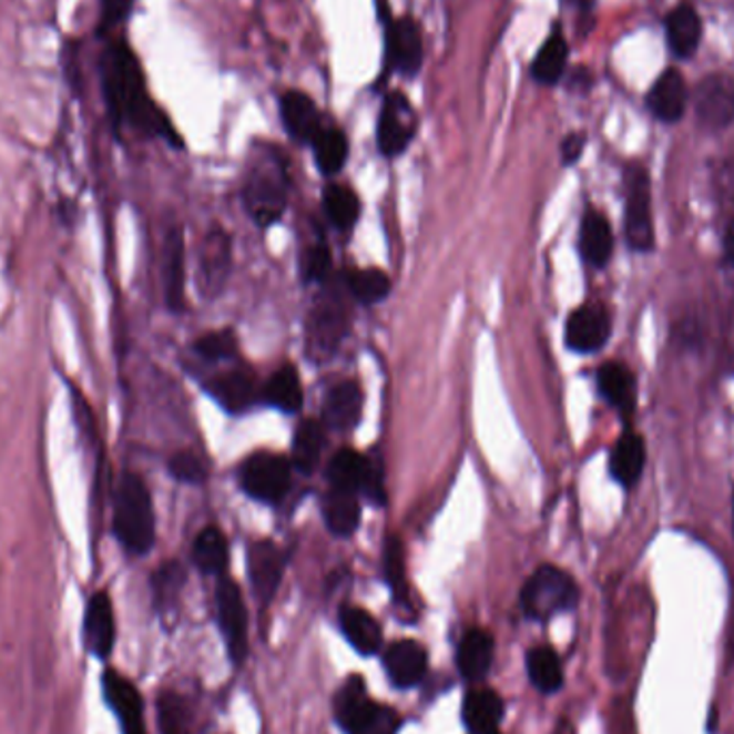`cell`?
<instances>
[{
    "label": "cell",
    "instance_id": "obj_1",
    "mask_svg": "<svg viewBox=\"0 0 734 734\" xmlns=\"http://www.w3.org/2000/svg\"><path fill=\"white\" fill-rule=\"evenodd\" d=\"M101 86L108 112L116 128H132L146 135L179 142L164 112L153 103L140 61L128 41L114 39L101 59Z\"/></svg>",
    "mask_w": 734,
    "mask_h": 734
},
{
    "label": "cell",
    "instance_id": "obj_2",
    "mask_svg": "<svg viewBox=\"0 0 734 734\" xmlns=\"http://www.w3.org/2000/svg\"><path fill=\"white\" fill-rule=\"evenodd\" d=\"M288 185L290 176L284 155L273 146H263L249 164L243 190L245 208L261 228H268L282 220L288 201Z\"/></svg>",
    "mask_w": 734,
    "mask_h": 734
},
{
    "label": "cell",
    "instance_id": "obj_3",
    "mask_svg": "<svg viewBox=\"0 0 734 734\" xmlns=\"http://www.w3.org/2000/svg\"><path fill=\"white\" fill-rule=\"evenodd\" d=\"M114 534L132 554H146L155 543V511L146 483L125 472L114 497Z\"/></svg>",
    "mask_w": 734,
    "mask_h": 734
},
{
    "label": "cell",
    "instance_id": "obj_4",
    "mask_svg": "<svg viewBox=\"0 0 734 734\" xmlns=\"http://www.w3.org/2000/svg\"><path fill=\"white\" fill-rule=\"evenodd\" d=\"M350 316L348 305L341 297L339 288H325L312 305L305 327V348L307 357L314 364H325L334 357L348 334Z\"/></svg>",
    "mask_w": 734,
    "mask_h": 734
},
{
    "label": "cell",
    "instance_id": "obj_5",
    "mask_svg": "<svg viewBox=\"0 0 734 734\" xmlns=\"http://www.w3.org/2000/svg\"><path fill=\"white\" fill-rule=\"evenodd\" d=\"M578 598V584L568 571L554 565H541L522 587L520 605L529 619L548 621L571 610Z\"/></svg>",
    "mask_w": 734,
    "mask_h": 734
},
{
    "label": "cell",
    "instance_id": "obj_6",
    "mask_svg": "<svg viewBox=\"0 0 734 734\" xmlns=\"http://www.w3.org/2000/svg\"><path fill=\"white\" fill-rule=\"evenodd\" d=\"M238 479L247 497H252L254 501L275 504L290 490L293 462L271 451H258L243 462Z\"/></svg>",
    "mask_w": 734,
    "mask_h": 734
},
{
    "label": "cell",
    "instance_id": "obj_7",
    "mask_svg": "<svg viewBox=\"0 0 734 734\" xmlns=\"http://www.w3.org/2000/svg\"><path fill=\"white\" fill-rule=\"evenodd\" d=\"M625 238L632 252L646 254L655 245L651 215V179L646 170L632 164L625 170Z\"/></svg>",
    "mask_w": 734,
    "mask_h": 734
},
{
    "label": "cell",
    "instance_id": "obj_8",
    "mask_svg": "<svg viewBox=\"0 0 734 734\" xmlns=\"http://www.w3.org/2000/svg\"><path fill=\"white\" fill-rule=\"evenodd\" d=\"M417 125L419 119L408 98L398 91L389 93L383 103L376 128L378 151L385 157H398L412 142V137L417 134Z\"/></svg>",
    "mask_w": 734,
    "mask_h": 734
},
{
    "label": "cell",
    "instance_id": "obj_9",
    "mask_svg": "<svg viewBox=\"0 0 734 734\" xmlns=\"http://www.w3.org/2000/svg\"><path fill=\"white\" fill-rule=\"evenodd\" d=\"M217 621L234 664L247 657V610L238 584L222 575L217 584Z\"/></svg>",
    "mask_w": 734,
    "mask_h": 734
},
{
    "label": "cell",
    "instance_id": "obj_10",
    "mask_svg": "<svg viewBox=\"0 0 734 734\" xmlns=\"http://www.w3.org/2000/svg\"><path fill=\"white\" fill-rule=\"evenodd\" d=\"M612 332V320L600 303H587L571 312L565 327V344L569 350L580 355L598 353Z\"/></svg>",
    "mask_w": 734,
    "mask_h": 734
},
{
    "label": "cell",
    "instance_id": "obj_11",
    "mask_svg": "<svg viewBox=\"0 0 734 734\" xmlns=\"http://www.w3.org/2000/svg\"><path fill=\"white\" fill-rule=\"evenodd\" d=\"M233 247L231 236L224 228H211L201 245L198 254V282L202 295L217 297L231 275Z\"/></svg>",
    "mask_w": 734,
    "mask_h": 734
},
{
    "label": "cell",
    "instance_id": "obj_12",
    "mask_svg": "<svg viewBox=\"0 0 734 734\" xmlns=\"http://www.w3.org/2000/svg\"><path fill=\"white\" fill-rule=\"evenodd\" d=\"M284 552L271 541V539H258L247 550V571L252 580L254 595L261 603H268L275 598L279 582L284 578Z\"/></svg>",
    "mask_w": 734,
    "mask_h": 734
},
{
    "label": "cell",
    "instance_id": "obj_13",
    "mask_svg": "<svg viewBox=\"0 0 734 734\" xmlns=\"http://www.w3.org/2000/svg\"><path fill=\"white\" fill-rule=\"evenodd\" d=\"M424 63V41L410 18L391 20L387 27V68L412 78Z\"/></svg>",
    "mask_w": 734,
    "mask_h": 734
},
{
    "label": "cell",
    "instance_id": "obj_14",
    "mask_svg": "<svg viewBox=\"0 0 734 734\" xmlns=\"http://www.w3.org/2000/svg\"><path fill=\"white\" fill-rule=\"evenodd\" d=\"M696 114L713 130L734 123V78L726 73L704 78L696 89Z\"/></svg>",
    "mask_w": 734,
    "mask_h": 734
},
{
    "label": "cell",
    "instance_id": "obj_15",
    "mask_svg": "<svg viewBox=\"0 0 734 734\" xmlns=\"http://www.w3.org/2000/svg\"><path fill=\"white\" fill-rule=\"evenodd\" d=\"M204 387L213 400L233 415H243L258 398V385L249 369H231L217 374Z\"/></svg>",
    "mask_w": 734,
    "mask_h": 734
},
{
    "label": "cell",
    "instance_id": "obj_16",
    "mask_svg": "<svg viewBox=\"0 0 734 734\" xmlns=\"http://www.w3.org/2000/svg\"><path fill=\"white\" fill-rule=\"evenodd\" d=\"M103 692H105V701L121 720L123 733L146 734L144 706L132 681H128L123 674L114 670H108L103 674Z\"/></svg>",
    "mask_w": 734,
    "mask_h": 734
},
{
    "label": "cell",
    "instance_id": "obj_17",
    "mask_svg": "<svg viewBox=\"0 0 734 734\" xmlns=\"http://www.w3.org/2000/svg\"><path fill=\"white\" fill-rule=\"evenodd\" d=\"M385 667L396 687L408 690L424 681L428 672V653L415 640H400L385 651Z\"/></svg>",
    "mask_w": 734,
    "mask_h": 734
},
{
    "label": "cell",
    "instance_id": "obj_18",
    "mask_svg": "<svg viewBox=\"0 0 734 734\" xmlns=\"http://www.w3.org/2000/svg\"><path fill=\"white\" fill-rule=\"evenodd\" d=\"M364 410V391L357 383L344 380L335 385L323 404V424L335 432L353 430Z\"/></svg>",
    "mask_w": 734,
    "mask_h": 734
},
{
    "label": "cell",
    "instance_id": "obj_19",
    "mask_svg": "<svg viewBox=\"0 0 734 734\" xmlns=\"http://www.w3.org/2000/svg\"><path fill=\"white\" fill-rule=\"evenodd\" d=\"M279 112H282L286 132L295 142L312 144L323 130L318 108L300 91L284 93L279 100Z\"/></svg>",
    "mask_w": 734,
    "mask_h": 734
},
{
    "label": "cell",
    "instance_id": "obj_20",
    "mask_svg": "<svg viewBox=\"0 0 734 734\" xmlns=\"http://www.w3.org/2000/svg\"><path fill=\"white\" fill-rule=\"evenodd\" d=\"M612 252L614 234L608 217L595 208H589L580 224V254L584 263L591 267L603 268L612 258Z\"/></svg>",
    "mask_w": 734,
    "mask_h": 734
},
{
    "label": "cell",
    "instance_id": "obj_21",
    "mask_svg": "<svg viewBox=\"0 0 734 734\" xmlns=\"http://www.w3.org/2000/svg\"><path fill=\"white\" fill-rule=\"evenodd\" d=\"M598 387H600L601 398L608 401L612 408H616L625 419L632 417L638 389H635L634 371L630 367L619 364V361L603 364L598 371Z\"/></svg>",
    "mask_w": 734,
    "mask_h": 734
},
{
    "label": "cell",
    "instance_id": "obj_22",
    "mask_svg": "<svg viewBox=\"0 0 734 734\" xmlns=\"http://www.w3.org/2000/svg\"><path fill=\"white\" fill-rule=\"evenodd\" d=\"M116 638L112 601L105 593L93 595L84 616V642L95 657H108Z\"/></svg>",
    "mask_w": 734,
    "mask_h": 734
},
{
    "label": "cell",
    "instance_id": "obj_23",
    "mask_svg": "<svg viewBox=\"0 0 734 734\" xmlns=\"http://www.w3.org/2000/svg\"><path fill=\"white\" fill-rule=\"evenodd\" d=\"M685 103L687 89L683 75L676 69H667L649 93L651 112L664 123H676L685 112Z\"/></svg>",
    "mask_w": 734,
    "mask_h": 734
},
{
    "label": "cell",
    "instance_id": "obj_24",
    "mask_svg": "<svg viewBox=\"0 0 734 734\" xmlns=\"http://www.w3.org/2000/svg\"><path fill=\"white\" fill-rule=\"evenodd\" d=\"M495 657V640L483 630H470L458 646V670L470 681L479 683L488 676Z\"/></svg>",
    "mask_w": 734,
    "mask_h": 734
},
{
    "label": "cell",
    "instance_id": "obj_25",
    "mask_svg": "<svg viewBox=\"0 0 734 734\" xmlns=\"http://www.w3.org/2000/svg\"><path fill=\"white\" fill-rule=\"evenodd\" d=\"M501 696L492 690H472L462 704L465 726L472 734H497L502 720Z\"/></svg>",
    "mask_w": 734,
    "mask_h": 734
},
{
    "label": "cell",
    "instance_id": "obj_26",
    "mask_svg": "<svg viewBox=\"0 0 734 734\" xmlns=\"http://www.w3.org/2000/svg\"><path fill=\"white\" fill-rule=\"evenodd\" d=\"M646 465V447L642 436L635 432H625L616 440L610 453V472L623 486L632 488L638 483L642 470Z\"/></svg>",
    "mask_w": 734,
    "mask_h": 734
},
{
    "label": "cell",
    "instance_id": "obj_27",
    "mask_svg": "<svg viewBox=\"0 0 734 734\" xmlns=\"http://www.w3.org/2000/svg\"><path fill=\"white\" fill-rule=\"evenodd\" d=\"M339 625L346 640L359 651L361 655H374L383 646V632L378 621L361 608L344 605L339 610Z\"/></svg>",
    "mask_w": 734,
    "mask_h": 734
},
{
    "label": "cell",
    "instance_id": "obj_28",
    "mask_svg": "<svg viewBox=\"0 0 734 734\" xmlns=\"http://www.w3.org/2000/svg\"><path fill=\"white\" fill-rule=\"evenodd\" d=\"M323 516L327 529L337 537H350L359 529L361 522V504L357 492L332 488L323 499Z\"/></svg>",
    "mask_w": 734,
    "mask_h": 734
},
{
    "label": "cell",
    "instance_id": "obj_29",
    "mask_svg": "<svg viewBox=\"0 0 734 734\" xmlns=\"http://www.w3.org/2000/svg\"><path fill=\"white\" fill-rule=\"evenodd\" d=\"M667 43L681 59L692 57L701 43V18L690 4H679L670 11L666 20Z\"/></svg>",
    "mask_w": 734,
    "mask_h": 734
},
{
    "label": "cell",
    "instance_id": "obj_30",
    "mask_svg": "<svg viewBox=\"0 0 734 734\" xmlns=\"http://www.w3.org/2000/svg\"><path fill=\"white\" fill-rule=\"evenodd\" d=\"M164 290L170 309L181 312L185 305V245L181 231L167 234L164 249Z\"/></svg>",
    "mask_w": 734,
    "mask_h": 734
},
{
    "label": "cell",
    "instance_id": "obj_31",
    "mask_svg": "<svg viewBox=\"0 0 734 734\" xmlns=\"http://www.w3.org/2000/svg\"><path fill=\"white\" fill-rule=\"evenodd\" d=\"M263 400L268 406L295 415L299 412L303 406V389H300V378L297 369L293 366L279 367L265 385L263 389Z\"/></svg>",
    "mask_w": 734,
    "mask_h": 734
},
{
    "label": "cell",
    "instance_id": "obj_32",
    "mask_svg": "<svg viewBox=\"0 0 734 734\" xmlns=\"http://www.w3.org/2000/svg\"><path fill=\"white\" fill-rule=\"evenodd\" d=\"M568 57L569 48L565 37L559 31H554L543 41V45L539 48V52L534 57L533 68H531L534 80L546 86L557 84L565 73Z\"/></svg>",
    "mask_w": 734,
    "mask_h": 734
},
{
    "label": "cell",
    "instance_id": "obj_33",
    "mask_svg": "<svg viewBox=\"0 0 734 734\" xmlns=\"http://www.w3.org/2000/svg\"><path fill=\"white\" fill-rule=\"evenodd\" d=\"M325 447V424L318 419H305L295 432L293 440V467L303 475H309L323 453Z\"/></svg>",
    "mask_w": 734,
    "mask_h": 734
},
{
    "label": "cell",
    "instance_id": "obj_34",
    "mask_svg": "<svg viewBox=\"0 0 734 734\" xmlns=\"http://www.w3.org/2000/svg\"><path fill=\"white\" fill-rule=\"evenodd\" d=\"M194 563L206 575H222L228 568V541L217 527H206L196 537Z\"/></svg>",
    "mask_w": 734,
    "mask_h": 734
},
{
    "label": "cell",
    "instance_id": "obj_35",
    "mask_svg": "<svg viewBox=\"0 0 734 734\" xmlns=\"http://www.w3.org/2000/svg\"><path fill=\"white\" fill-rule=\"evenodd\" d=\"M527 670L534 687L543 694H554L563 685V667L550 646H534L527 655Z\"/></svg>",
    "mask_w": 734,
    "mask_h": 734
},
{
    "label": "cell",
    "instance_id": "obj_36",
    "mask_svg": "<svg viewBox=\"0 0 734 734\" xmlns=\"http://www.w3.org/2000/svg\"><path fill=\"white\" fill-rule=\"evenodd\" d=\"M367 699L366 683L359 674H353L344 681V685L339 687V692L335 694L334 711L337 724L341 726V731H350L353 724L359 720V715L364 713L369 704Z\"/></svg>",
    "mask_w": 734,
    "mask_h": 734
},
{
    "label": "cell",
    "instance_id": "obj_37",
    "mask_svg": "<svg viewBox=\"0 0 734 734\" xmlns=\"http://www.w3.org/2000/svg\"><path fill=\"white\" fill-rule=\"evenodd\" d=\"M323 206L329 217V222L339 231H350L359 215H361V202L357 194L344 185H327L323 192Z\"/></svg>",
    "mask_w": 734,
    "mask_h": 734
},
{
    "label": "cell",
    "instance_id": "obj_38",
    "mask_svg": "<svg viewBox=\"0 0 734 734\" xmlns=\"http://www.w3.org/2000/svg\"><path fill=\"white\" fill-rule=\"evenodd\" d=\"M346 290L366 305H374L387 299L391 293V279L380 268H361V271H348L344 275Z\"/></svg>",
    "mask_w": 734,
    "mask_h": 734
},
{
    "label": "cell",
    "instance_id": "obj_39",
    "mask_svg": "<svg viewBox=\"0 0 734 734\" xmlns=\"http://www.w3.org/2000/svg\"><path fill=\"white\" fill-rule=\"evenodd\" d=\"M312 144H314L316 164H318L323 174L334 176L346 164V160H348V140H346V135L341 130L323 128L320 134L316 135V140Z\"/></svg>",
    "mask_w": 734,
    "mask_h": 734
},
{
    "label": "cell",
    "instance_id": "obj_40",
    "mask_svg": "<svg viewBox=\"0 0 734 734\" xmlns=\"http://www.w3.org/2000/svg\"><path fill=\"white\" fill-rule=\"evenodd\" d=\"M364 468L366 458L357 453L355 449H339L329 462L327 477L332 481V488L348 490V492H361L364 481Z\"/></svg>",
    "mask_w": 734,
    "mask_h": 734
},
{
    "label": "cell",
    "instance_id": "obj_41",
    "mask_svg": "<svg viewBox=\"0 0 734 734\" xmlns=\"http://www.w3.org/2000/svg\"><path fill=\"white\" fill-rule=\"evenodd\" d=\"M383 568H385V580L396 601L400 603L401 608H410L406 565H404V546H401L400 537H396V534H391L385 543Z\"/></svg>",
    "mask_w": 734,
    "mask_h": 734
},
{
    "label": "cell",
    "instance_id": "obj_42",
    "mask_svg": "<svg viewBox=\"0 0 734 734\" xmlns=\"http://www.w3.org/2000/svg\"><path fill=\"white\" fill-rule=\"evenodd\" d=\"M401 717L389 706L369 702L348 734H398Z\"/></svg>",
    "mask_w": 734,
    "mask_h": 734
},
{
    "label": "cell",
    "instance_id": "obj_43",
    "mask_svg": "<svg viewBox=\"0 0 734 734\" xmlns=\"http://www.w3.org/2000/svg\"><path fill=\"white\" fill-rule=\"evenodd\" d=\"M162 734H190L187 708L174 692H164L157 702Z\"/></svg>",
    "mask_w": 734,
    "mask_h": 734
},
{
    "label": "cell",
    "instance_id": "obj_44",
    "mask_svg": "<svg viewBox=\"0 0 734 734\" xmlns=\"http://www.w3.org/2000/svg\"><path fill=\"white\" fill-rule=\"evenodd\" d=\"M183 582H185V571L179 563H166L157 571L153 587H155V601H157L160 610L166 612L170 608H174L179 593L183 589Z\"/></svg>",
    "mask_w": 734,
    "mask_h": 734
},
{
    "label": "cell",
    "instance_id": "obj_45",
    "mask_svg": "<svg viewBox=\"0 0 734 734\" xmlns=\"http://www.w3.org/2000/svg\"><path fill=\"white\" fill-rule=\"evenodd\" d=\"M236 335L233 329H222V332H211L196 339L194 350L206 361H226L233 359L236 355Z\"/></svg>",
    "mask_w": 734,
    "mask_h": 734
},
{
    "label": "cell",
    "instance_id": "obj_46",
    "mask_svg": "<svg viewBox=\"0 0 734 734\" xmlns=\"http://www.w3.org/2000/svg\"><path fill=\"white\" fill-rule=\"evenodd\" d=\"M366 458V468H364V481H361V492L366 495L367 501L374 507H385L387 504V492H385V467L380 460V453L371 451L364 456Z\"/></svg>",
    "mask_w": 734,
    "mask_h": 734
},
{
    "label": "cell",
    "instance_id": "obj_47",
    "mask_svg": "<svg viewBox=\"0 0 734 734\" xmlns=\"http://www.w3.org/2000/svg\"><path fill=\"white\" fill-rule=\"evenodd\" d=\"M300 275L305 282H327L332 275V252L325 245H312L300 256Z\"/></svg>",
    "mask_w": 734,
    "mask_h": 734
},
{
    "label": "cell",
    "instance_id": "obj_48",
    "mask_svg": "<svg viewBox=\"0 0 734 734\" xmlns=\"http://www.w3.org/2000/svg\"><path fill=\"white\" fill-rule=\"evenodd\" d=\"M167 468H170L172 477L183 483H202L206 479V468L202 465L201 458L192 451L174 453Z\"/></svg>",
    "mask_w": 734,
    "mask_h": 734
},
{
    "label": "cell",
    "instance_id": "obj_49",
    "mask_svg": "<svg viewBox=\"0 0 734 734\" xmlns=\"http://www.w3.org/2000/svg\"><path fill=\"white\" fill-rule=\"evenodd\" d=\"M134 2L135 0H100L101 33H110L121 27L130 18Z\"/></svg>",
    "mask_w": 734,
    "mask_h": 734
},
{
    "label": "cell",
    "instance_id": "obj_50",
    "mask_svg": "<svg viewBox=\"0 0 734 734\" xmlns=\"http://www.w3.org/2000/svg\"><path fill=\"white\" fill-rule=\"evenodd\" d=\"M584 144H587V137H584V134H569L568 137L563 140V144H561V155H563V164H565V166L575 164V162L582 157Z\"/></svg>",
    "mask_w": 734,
    "mask_h": 734
},
{
    "label": "cell",
    "instance_id": "obj_51",
    "mask_svg": "<svg viewBox=\"0 0 734 734\" xmlns=\"http://www.w3.org/2000/svg\"><path fill=\"white\" fill-rule=\"evenodd\" d=\"M724 263L734 268V213L724 233Z\"/></svg>",
    "mask_w": 734,
    "mask_h": 734
},
{
    "label": "cell",
    "instance_id": "obj_52",
    "mask_svg": "<svg viewBox=\"0 0 734 734\" xmlns=\"http://www.w3.org/2000/svg\"><path fill=\"white\" fill-rule=\"evenodd\" d=\"M733 509H734V507H733Z\"/></svg>",
    "mask_w": 734,
    "mask_h": 734
}]
</instances>
